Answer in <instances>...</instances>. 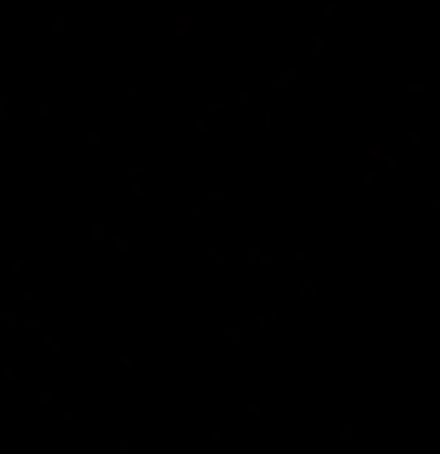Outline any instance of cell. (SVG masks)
Listing matches in <instances>:
<instances>
[]
</instances>
